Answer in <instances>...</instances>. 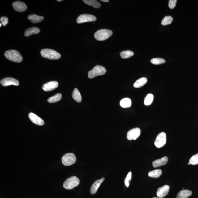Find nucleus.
I'll return each instance as SVG.
<instances>
[{
  "label": "nucleus",
  "mask_w": 198,
  "mask_h": 198,
  "mask_svg": "<svg viewBox=\"0 0 198 198\" xmlns=\"http://www.w3.org/2000/svg\"><path fill=\"white\" fill-rule=\"evenodd\" d=\"M83 1L87 5L92 6L95 8H99L101 6V4L96 0H84Z\"/></svg>",
  "instance_id": "412c9836"
},
{
  "label": "nucleus",
  "mask_w": 198,
  "mask_h": 198,
  "mask_svg": "<svg viewBox=\"0 0 198 198\" xmlns=\"http://www.w3.org/2000/svg\"><path fill=\"white\" fill-rule=\"evenodd\" d=\"M150 62L152 64L157 65L164 64L166 62V61L164 59L157 58L152 59Z\"/></svg>",
  "instance_id": "c85d7f7f"
},
{
  "label": "nucleus",
  "mask_w": 198,
  "mask_h": 198,
  "mask_svg": "<svg viewBox=\"0 0 198 198\" xmlns=\"http://www.w3.org/2000/svg\"><path fill=\"white\" fill-rule=\"evenodd\" d=\"M162 171L161 170L156 169L150 171L148 173V175L150 177L157 178L161 176Z\"/></svg>",
  "instance_id": "b1692460"
},
{
  "label": "nucleus",
  "mask_w": 198,
  "mask_h": 198,
  "mask_svg": "<svg viewBox=\"0 0 198 198\" xmlns=\"http://www.w3.org/2000/svg\"><path fill=\"white\" fill-rule=\"evenodd\" d=\"M4 55L6 58L14 62L20 63L23 61V57L20 53L15 50L6 51Z\"/></svg>",
  "instance_id": "f257e3e1"
},
{
  "label": "nucleus",
  "mask_w": 198,
  "mask_h": 198,
  "mask_svg": "<svg viewBox=\"0 0 198 198\" xmlns=\"http://www.w3.org/2000/svg\"><path fill=\"white\" fill-rule=\"evenodd\" d=\"M13 7L16 11L22 12L26 11L27 7L24 3L22 2L17 1L13 3Z\"/></svg>",
  "instance_id": "9b49d317"
},
{
  "label": "nucleus",
  "mask_w": 198,
  "mask_h": 198,
  "mask_svg": "<svg viewBox=\"0 0 198 198\" xmlns=\"http://www.w3.org/2000/svg\"><path fill=\"white\" fill-rule=\"evenodd\" d=\"M58 86V83L56 81H53L46 83L43 85L42 88L45 92H48L54 90Z\"/></svg>",
  "instance_id": "4468645a"
},
{
  "label": "nucleus",
  "mask_w": 198,
  "mask_h": 198,
  "mask_svg": "<svg viewBox=\"0 0 198 198\" xmlns=\"http://www.w3.org/2000/svg\"><path fill=\"white\" fill-rule=\"evenodd\" d=\"M141 134V130L138 128L132 129L129 131L127 135V138L129 140H136L138 138Z\"/></svg>",
  "instance_id": "1a4fd4ad"
},
{
  "label": "nucleus",
  "mask_w": 198,
  "mask_h": 198,
  "mask_svg": "<svg viewBox=\"0 0 198 198\" xmlns=\"http://www.w3.org/2000/svg\"><path fill=\"white\" fill-rule=\"evenodd\" d=\"M147 81V79L146 78H140L134 83V86L136 88H141L146 84Z\"/></svg>",
  "instance_id": "aec40b11"
},
{
  "label": "nucleus",
  "mask_w": 198,
  "mask_h": 198,
  "mask_svg": "<svg viewBox=\"0 0 198 198\" xmlns=\"http://www.w3.org/2000/svg\"><path fill=\"white\" fill-rule=\"evenodd\" d=\"M62 98V95L60 93L57 94L54 96L51 97L47 100V101L50 103H53L59 101Z\"/></svg>",
  "instance_id": "a878e982"
},
{
  "label": "nucleus",
  "mask_w": 198,
  "mask_h": 198,
  "mask_svg": "<svg viewBox=\"0 0 198 198\" xmlns=\"http://www.w3.org/2000/svg\"><path fill=\"white\" fill-rule=\"evenodd\" d=\"M28 19L30 20L32 23H36L43 21L44 19V17L36 15L31 14L28 15Z\"/></svg>",
  "instance_id": "f3484780"
},
{
  "label": "nucleus",
  "mask_w": 198,
  "mask_h": 198,
  "mask_svg": "<svg viewBox=\"0 0 198 198\" xmlns=\"http://www.w3.org/2000/svg\"><path fill=\"white\" fill-rule=\"evenodd\" d=\"M29 117L33 123L39 126H43L45 124L44 121L39 117L33 113H30L29 114Z\"/></svg>",
  "instance_id": "ddd939ff"
},
{
  "label": "nucleus",
  "mask_w": 198,
  "mask_h": 198,
  "mask_svg": "<svg viewBox=\"0 0 198 198\" xmlns=\"http://www.w3.org/2000/svg\"><path fill=\"white\" fill-rule=\"evenodd\" d=\"M97 20L95 16L89 14H82L79 16L77 19V22L79 24L93 22Z\"/></svg>",
  "instance_id": "6e6552de"
},
{
  "label": "nucleus",
  "mask_w": 198,
  "mask_h": 198,
  "mask_svg": "<svg viewBox=\"0 0 198 198\" xmlns=\"http://www.w3.org/2000/svg\"><path fill=\"white\" fill-rule=\"evenodd\" d=\"M101 1L102 2H109V0H101Z\"/></svg>",
  "instance_id": "72a5a7b5"
},
{
  "label": "nucleus",
  "mask_w": 198,
  "mask_h": 198,
  "mask_svg": "<svg viewBox=\"0 0 198 198\" xmlns=\"http://www.w3.org/2000/svg\"><path fill=\"white\" fill-rule=\"evenodd\" d=\"M72 97L73 99L77 102L80 103L82 101V96L78 89L76 88L74 89L72 93Z\"/></svg>",
  "instance_id": "4be33fe9"
},
{
  "label": "nucleus",
  "mask_w": 198,
  "mask_h": 198,
  "mask_svg": "<svg viewBox=\"0 0 198 198\" xmlns=\"http://www.w3.org/2000/svg\"><path fill=\"white\" fill-rule=\"evenodd\" d=\"M0 20H1L2 24L4 26H6V25L8 23V19L7 17H2Z\"/></svg>",
  "instance_id": "473e14b6"
},
{
  "label": "nucleus",
  "mask_w": 198,
  "mask_h": 198,
  "mask_svg": "<svg viewBox=\"0 0 198 198\" xmlns=\"http://www.w3.org/2000/svg\"><path fill=\"white\" fill-rule=\"evenodd\" d=\"M2 26V24H1H1H0V27H1Z\"/></svg>",
  "instance_id": "c9c22d12"
},
{
  "label": "nucleus",
  "mask_w": 198,
  "mask_h": 198,
  "mask_svg": "<svg viewBox=\"0 0 198 198\" xmlns=\"http://www.w3.org/2000/svg\"><path fill=\"white\" fill-rule=\"evenodd\" d=\"M106 72V69L103 66L96 65L92 70L89 71L88 76L89 78H93L95 77L104 75Z\"/></svg>",
  "instance_id": "20e7f679"
},
{
  "label": "nucleus",
  "mask_w": 198,
  "mask_h": 198,
  "mask_svg": "<svg viewBox=\"0 0 198 198\" xmlns=\"http://www.w3.org/2000/svg\"><path fill=\"white\" fill-rule=\"evenodd\" d=\"M1 84L3 86H7L10 85L18 86L19 83L17 79L12 78H4L1 80Z\"/></svg>",
  "instance_id": "9d476101"
},
{
  "label": "nucleus",
  "mask_w": 198,
  "mask_h": 198,
  "mask_svg": "<svg viewBox=\"0 0 198 198\" xmlns=\"http://www.w3.org/2000/svg\"><path fill=\"white\" fill-rule=\"evenodd\" d=\"M191 164L190 163H188V165H190V164Z\"/></svg>",
  "instance_id": "4c0bfd02"
},
{
  "label": "nucleus",
  "mask_w": 198,
  "mask_h": 198,
  "mask_svg": "<svg viewBox=\"0 0 198 198\" xmlns=\"http://www.w3.org/2000/svg\"><path fill=\"white\" fill-rule=\"evenodd\" d=\"M170 188L169 186L165 185L158 188L156 193L158 197L162 198L165 197L169 192Z\"/></svg>",
  "instance_id": "f8f14e48"
},
{
  "label": "nucleus",
  "mask_w": 198,
  "mask_h": 198,
  "mask_svg": "<svg viewBox=\"0 0 198 198\" xmlns=\"http://www.w3.org/2000/svg\"><path fill=\"white\" fill-rule=\"evenodd\" d=\"M131 177L132 173L131 172H130L129 173H128L127 176L125 179V185L127 187H129V181L131 179Z\"/></svg>",
  "instance_id": "7c9ffc66"
},
{
  "label": "nucleus",
  "mask_w": 198,
  "mask_h": 198,
  "mask_svg": "<svg viewBox=\"0 0 198 198\" xmlns=\"http://www.w3.org/2000/svg\"><path fill=\"white\" fill-rule=\"evenodd\" d=\"M40 32V29L37 27L30 28L27 29L25 32L24 35L25 37H29L32 35L38 34Z\"/></svg>",
  "instance_id": "a211bd4d"
},
{
  "label": "nucleus",
  "mask_w": 198,
  "mask_h": 198,
  "mask_svg": "<svg viewBox=\"0 0 198 198\" xmlns=\"http://www.w3.org/2000/svg\"><path fill=\"white\" fill-rule=\"evenodd\" d=\"M154 99L153 95L151 94H148L146 96L144 100V104L146 106H149L152 103Z\"/></svg>",
  "instance_id": "bb28decb"
},
{
  "label": "nucleus",
  "mask_w": 198,
  "mask_h": 198,
  "mask_svg": "<svg viewBox=\"0 0 198 198\" xmlns=\"http://www.w3.org/2000/svg\"><path fill=\"white\" fill-rule=\"evenodd\" d=\"M41 54L43 57L50 59L55 60L61 58V55L57 51L49 49H44L41 51Z\"/></svg>",
  "instance_id": "f03ea898"
},
{
  "label": "nucleus",
  "mask_w": 198,
  "mask_h": 198,
  "mask_svg": "<svg viewBox=\"0 0 198 198\" xmlns=\"http://www.w3.org/2000/svg\"><path fill=\"white\" fill-rule=\"evenodd\" d=\"M105 180L104 178H101L100 179L97 180L93 184L90 189V192L92 195H94L97 193L98 190L100 187L101 184L104 182Z\"/></svg>",
  "instance_id": "2eb2a0df"
},
{
  "label": "nucleus",
  "mask_w": 198,
  "mask_h": 198,
  "mask_svg": "<svg viewBox=\"0 0 198 198\" xmlns=\"http://www.w3.org/2000/svg\"><path fill=\"white\" fill-rule=\"evenodd\" d=\"M192 192L189 190H183L178 194L177 198H187L192 195Z\"/></svg>",
  "instance_id": "6ab92c4d"
},
{
  "label": "nucleus",
  "mask_w": 198,
  "mask_h": 198,
  "mask_svg": "<svg viewBox=\"0 0 198 198\" xmlns=\"http://www.w3.org/2000/svg\"><path fill=\"white\" fill-rule=\"evenodd\" d=\"M153 198H159L154 197H153Z\"/></svg>",
  "instance_id": "e433bc0d"
},
{
  "label": "nucleus",
  "mask_w": 198,
  "mask_h": 198,
  "mask_svg": "<svg viewBox=\"0 0 198 198\" xmlns=\"http://www.w3.org/2000/svg\"><path fill=\"white\" fill-rule=\"evenodd\" d=\"M177 0H170L168 3V6L170 9H173L176 6Z\"/></svg>",
  "instance_id": "2f4dec72"
},
{
  "label": "nucleus",
  "mask_w": 198,
  "mask_h": 198,
  "mask_svg": "<svg viewBox=\"0 0 198 198\" xmlns=\"http://www.w3.org/2000/svg\"><path fill=\"white\" fill-rule=\"evenodd\" d=\"M134 53L133 51L130 50L124 51H122L120 53L121 57L123 59H127L130 57L133 56Z\"/></svg>",
  "instance_id": "393cba45"
},
{
  "label": "nucleus",
  "mask_w": 198,
  "mask_h": 198,
  "mask_svg": "<svg viewBox=\"0 0 198 198\" xmlns=\"http://www.w3.org/2000/svg\"><path fill=\"white\" fill-rule=\"evenodd\" d=\"M80 183L79 178L76 176H73L67 179L65 181L63 185L65 189L71 190L78 186Z\"/></svg>",
  "instance_id": "39448f33"
},
{
  "label": "nucleus",
  "mask_w": 198,
  "mask_h": 198,
  "mask_svg": "<svg viewBox=\"0 0 198 198\" xmlns=\"http://www.w3.org/2000/svg\"><path fill=\"white\" fill-rule=\"evenodd\" d=\"M76 157L74 154L67 153L63 156L62 158V163L64 165L69 166L74 164L76 162Z\"/></svg>",
  "instance_id": "423d86ee"
},
{
  "label": "nucleus",
  "mask_w": 198,
  "mask_h": 198,
  "mask_svg": "<svg viewBox=\"0 0 198 198\" xmlns=\"http://www.w3.org/2000/svg\"><path fill=\"white\" fill-rule=\"evenodd\" d=\"M168 158L167 156L155 160L152 163V165L154 168L160 167V166L165 165L167 164L168 162Z\"/></svg>",
  "instance_id": "dca6fc26"
},
{
  "label": "nucleus",
  "mask_w": 198,
  "mask_h": 198,
  "mask_svg": "<svg viewBox=\"0 0 198 198\" xmlns=\"http://www.w3.org/2000/svg\"><path fill=\"white\" fill-rule=\"evenodd\" d=\"M131 100L129 98L123 99L120 102V105L123 108H129L131 106Z\"/></svg>",
  "instance_id": "5701e85b"
},
{
  "label": "nucleus",
  "mask_w": 198,
  "mask_h": 198,
  "mask_svg": "<svg viewBox=\"0 0 198 198\" xmlns=\"http://www.w3.org/2000/svg\"><path fill=\"white\" fill-rule=\"evenodd\" d=\"M112 31L107 29H102L97 31L94 34L95 38L99 41L105 40L111 36Z\"/></svg>",
  "instance_id": "7ed1b4c3"
},
{
  "label": "nucleus",
  "mask_w": 198,
  "mask_h": 198,
  "mask_svg": "<svg viewBox=\"0 0 198 198\" xmlns=\"http://www.w3.org/2000/svg\"><path fill=\"white\" fill-rule=\"evenodd\" d=\"M189 163L193 165L198 164V153L192 156L190 159Z\"/></svg>",
  "instance_id": "c756f323"
},
{
  "label": "nucleus",
  "mask_w": 198,
  "mask_h": 198,
  "mask_svg": "<svg viewBox=\"0 0 198 198\" xmlns=\"http://www.w3.org/2000/svg\"><path fill=\"white\" fill-rule=\"evenodd\" d=\"M173 21V18L170 16H167L164 18L161 22L163 25H167L171 24Z\"/></svg>",
  "instance_id": "cd10ccee"
},
{
  "label": "nucleus",
  "mask_w": 198,
  "mask_h": 198,
  "mask_svg": "<svg viewBox=\"0 0 198 198\" xmlns=\"http://www.w3.org/2000/svg\"><path fill=\"white\" fill-rule=\"evenodd\" d=\"M57 1L58 2H60L62 1H61V0H58V1Z\"/></svg>",
  "instance_id": "f704fd0d"
},
{
  "label": "nucleus",
  "mask_w": 198,
  "mask_h": 198,
  "mask_svg": "<svg viewBox=\"0 0 198 198\" xmlns=\"http://www.w3.org/2000/svg\"><path fill=\"white\" fill-rule=\"evenodd\" d=\"M167 142V136L166 134L164 132H162L161 133L158 134L157 137H156L155 142H154V145L157 148H160L165 145Z\"/></svg>",
  "instance_id": "0eeeda50"
}]
</instances>
